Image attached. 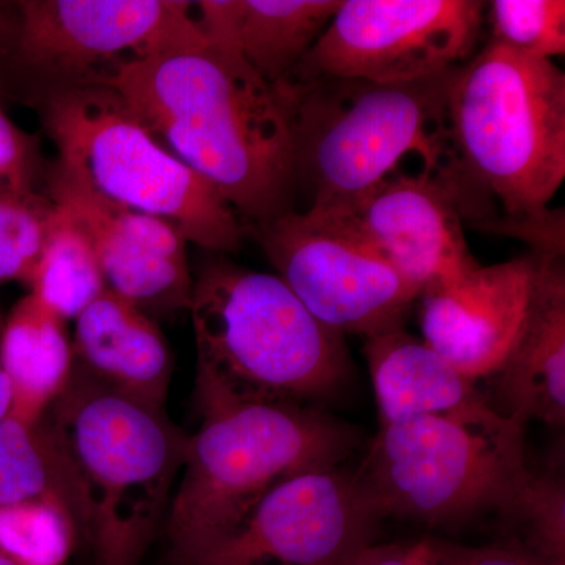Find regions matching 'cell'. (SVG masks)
Segmentation results:
<instances>
[{
	"label": "cell",
	"instance_id": "obj_18",
	"mask_svg": "<svg viewBox=\"0 0 565 565\" xmlns=\"http://www.w3.org/2000/svg\"><path fill=\"white\" fill-rule=\"evenodd\" d=\"M364 340L381 426L418 416L460 414L487 404L475 381L405 332L404 326Z\"/></svg>",
	"mask_w": 565,
	"mask_h": 565
},
{
	"label": "cell",
	"instance_id": "obj_20",
	"mask_svg": "<svg viewBox=\"0 0 565 565\" xmlns=\"http://www.w3.org/2000/svg\"><path fill=\"white\" fill-rule=\"evenodd\" d=\"M343 0H241V57L277 88L291 79Z\"/></svg>",
	"mask_w": 565,
	"mask_h": 565
},
{
	"label": "cell",
	"instance_id": "obj_26",
	"mask_svg": "<svg viewBox=\"0 0 565 565\" xmlns=\"http://www.w3.org/2000/svg\"><path fill=\"white\" fill-rule=\"evenodd\" d=\"M486 9L492 43L545 61L564 55V0H493Z\"/></svg>",
	"mask_w": 565,
	"mask_h": 565
},
{
	"label": "cell",
	"instance_id": "obj_13",
	"mask_svg": "<svg viewBox=\"0 0 565 565\" xmlns=\"http://www.w3.org/2000/svg\"><path fill=\"white\" fill-rule=\"evenodd\" d=\"M47 195L90 237L107 291L154 319L189 311V243L177 226L103 199L57 163L47 173Z\"/></svg>",
	"mask_w": 565,
	"mask_h": 565
},
{
	"label": "cell",
	"instance_id": "obj_2",
	"mask_svg": "<svg viewBox=\"0 0 565 565\" xmlns=\"http://www.w3.org/2000/svg\"><path fill=\"white\" fill-rule=\"evenodd\" d=\"M451 73L408 84L316 76L275 88L291 129L296 188L311 195L307 211L348 210L418 156L422 170L444 181L462 215L470 214L473 200L449 137Z\"/></svg>",
	"mask_w": 565,
	"mask_h": 565
},
{
	"label": "cell",
	"instance_id": "obj_11",
	"mask_svg": "<svg viewBox=\"0 0 565 565\" xmlns=\"http://www.w3.org/2000/svg\"><path fill=\"white\" fill-rule=\"evenodd\" d=\"M484 11L479 0H343L291 79L438 76L473 57Z\"/></svg>",
	"mask_w": 565,
	"mask_h": 565
},
{
	"label": "cell",
	"instance_id": "obj_6",
	"mask_svg": "<svg viewBox=\"0 0 565 565\" xmlns=\"http://www.w3.org/2000/svg\"><path fill=\"white\" fill-rule=\"evenodd\" d=\"M356 435L310 405L239 404L202 415L167 515L172 565H196L286 479L340 467Z\"/></svg>",
	"mask_w": 565,
	"mask_h": 565
},
{
	"label": "cell",
	"instance_id": "obj_15",
	"mask_svg": "<svg viewBox=\"0 0 565 565\" xmlns=\"http://www.w3.org/2000/svg\"><path fill=\"white\" fill-rule=\"evenodd\" d=\"M535 267L531 252L426 289L418 299L422 340L465 377H490L522 327Z\"/></svg>",
	"mask_w": 565,
	"mask_h": 565
},
{
	"label": "cell",
	"instance_id": "obj_14",
	"mask_svg": "<svg viewBox=\"0 0 565 565\" xmlns=\"http://www.w3.org/2000/svg\"><path fill=\"white\" fill-rule=\"evenodd\" d=\"M333 217L352 226L419 296L473 269L455 192L433 173L396 172Z\"/></svg>",
	"mask_w": 565,
	"mask_h": 565
},
{
	"label": "cell",
	"instance_id": "obj_27",
	"mask_svg": "<svg viewBox=\"0 0 565 565\" xmlns=\"http://www.w3.org/2000/svg\"><path fill=\"white\" fill-rule=\"evenodd\" d=\"M35 145L0 109V188L35 189Z\"/></svg>",
	"mask_w": 565,
	"mask_h": 565
},
{
	"label": "cell",
	"instance_id": "obj_7",
	"mask_svg": "<svg viewBox=\"0 0 565 565\" xmlns=\"http://www.w3.org/2000/svg\"><path fill=\"white\" fill-rule=\"evenodd\" d=\"M57 166L103 199L172 223L188 243L232 253L247 225L210 182L181 162L107 87L44 93Z\"/></svg>",
	"mask_w": 565,
	"mask_h": 565
},
{
	"label": "cell",
	"instance_id": "obj_8",
	"mask_svg": "<svg viewBox=\"0 0 565 565\" xmlns=\"http://www.w3.org/2000/svg\"><path fill=\"white\" fill-rule=\"evenodd\" d=\"M527 470L522 424L484 404L382 424L356 475L384 519L448 525L500 514Z\"/></svg>",
	"mask_w": 565,
	"mask_h": 565
},
{
	"label": "cell",
	"instance_id": "obj_29",
	"mask_svg": "<svg viewBox=\"0 0 565 565\" xmlns=\"http://www.w3.org/2000/svg\"><path fill=\"white\" fill-rule=\"evenodd\" d=\"M344 565H440L429 539L411 544H371Z\"/></svg>",
	"mask_w": 565,
	"mask_h": 565
},
{
	"label": "cell",
	"instance_id": "obj_19",
	"mask_svg": "<svg viewBox=\"0 0 565 565\" xmlns=\"http://www.w3.org/2000/svg\"><path fill=\"white\" fill-rule=\"evenodd\" d=\"M2 362L11 385L10 415L39 422L73 371L66 321L33 294L22 297L3 321Z\"/></svg>",
	"mask_w": 565,
	"mask_h": 565
},
{
	"label": "cell",
	"instance_id": "obj_9",
	"mask_svg": "<svg viewBox=\"0 0 565 565\" xmlns=\"http://www.w3.org/2000/svg\"><path fill=\"white\" fill-rule=\"evenodd\" d=\"M202 36L193 2H0V54L47 92L104 87L129 63Z\"/></svg>",
	"mask_w": 565,
	"mask_h": 565
},
{
	"label": "cell",
	"instance_id": "obj_22",
	"mask_svg": "<svg viewBox=\"0 0 565 565\" xmlns=\"http://www.w3.org/2000/svg\"><path fill=\"white\" fill-rule=\"evenodd\" d=\"M29 286L31 294L63 321L76 319L106 291L90 237L55 204L46 243Z\"/></svg>",
	"mask_w": 565,
	"mask_h": 565
},
{
	"label": "cell",
	"instance_id": "obj_5",
	"mask_svg": "<svg viewBox=\"0 0 565 565\" xmlns=\"http://www.w3.org/2000/svg\"><path fill=\"white\" fill-rule=\"evenodd\" d=\"M446 110L481 228L490 199L505 221L545 215L565 178L564 71L489 41L452 70Z\"/></svg>",
	"mask_w": 565,
	"mask_h": 565
},
{
	"label": "cell",
	"instance_id": "obj_30",
	"mask_svg": "<svg viewBox=\"0 0 565 565\" xmlns=\"http://www.w3.org/2000/svg\"><path fill=\"white\" fill-rule=\"evenodd\" d=\"M3 321H6V318L0 313V422L6 419L11 411V385L2 362Z\"/></svg>",
	"mask_w": 565,
	"mask_h": 565
},
{
	"label": "cell",
	"instance_id": "obj_12",
	"mask_svg": "<svg viewBox=\"0 0 565 565\" xmlns=\"http://www.w3.org/2000/svg\"><path fill=\"white\" fill-rule=\"evenodd\" d=\"M382 520L359 475L307 471L270 490L196 565H344L374 544Z\"/></svg>",
	"mask_w": 565,
	"mask_h": 565
},
{
	"label": "cell",
	"instance_id": "obj_4",
	"mask_svg": "<svg viewBox=\"0 0 565 565\" xmlns=\"http://www.w3.org/2000/svg\"><path fill=\"white\" fill-rule=\"evenodd\" d=\"M84 505L90 565H139L184 467L189 437L161 407L117 392L74 363L41 416Z\"/></svg>",
	"mask_w": 565,
	"mask_h": 565
},
{
	"label": "cell",
	"instance_id": "obj_23",
	"mask_svg": "<svg viewBox=\"0 0 565 565\" xmlns=\"http://www.w3.org/2000/svg\"><path fill=\"white\" fill-rule=\"evenodd\" d=\"M511 530L508 542L539 559L565 565V484L557 471L527 470L523 484L500 512Z\"/></svg>",
	"mask_w": 565,
	"mask_h": 565
},
{
	"label": "cell",
	"instance_id": "obj_24",
	"mask_svg": "<svg viewBox=\"0 0 565 565\" xmlns=\"http://www.w3.org/2000/svg\"><path fill=\"white\" fill-rule=\"evenodd\" d=\"M76 546V526L58 505H0V555L14 565H65Z\"/></svg>",
	"mask_w": 565,
	"mask_h": 565
},
{
	"label": "cell",
	"instance_id": "obj_16",
	"mask_svg": "<svg viewBox=\"0 0 565 565\" xmlns=\"http://www.w3.org/2000/svg\"><path fill=\"white\" fill-rule=\"evenodd\" d=\"M535 255V253H534ZM537 256L525 318L492 382L487 404L525 426L565 423V270L561 256Z\"/></svg>",
	"mask_w": 565,
	"mask_h": 565
},
{
	"label": "cell",
	"instance_id": "obj_28",
	"mask_svg": "<svg viewBox=\"0 0 565 565\" xmlns=\"http://www.w3.org/2000/svg\"><path fill=\"white\" fill-rule=\"evenodd\" d=\"M429 544L440 565H553L511 542L468 546L444 539H429Z\"/></svg>",
	"mask_w": 565,
	"mask_h": 565
},
{
	"label": "cell",
	"instance_id": "obj_10",
	"mask_svg": "<svg viewBox=\"0 0 565 565\" xmlns=\"http://www.w3.org/2000/svg\"><path fill=\"white\" fill-rule=\"evenodd\" d=\"M280 278L333 332L364 338L404 326L414 286L352 226L313 211H288L247 226Z\"/></svg>",
	"mask_w": 565,
	"mask_h": 565
},
{
	"label": "cell",
	"instance_id": "obj_1",
	"mask_svg": "<svg viewBox=\"0 0 565 565\" xmlns=\"http://www.w3.org/2000/svg\"><path fill=\"white\" fill-rule=\"evenodd\" d=\"M104 87L245 225L292 211L291 129L280 96L203 36L122 66Z\"/></svg>",
	"mask_w": 565,
	"mask_h": 565
},
{
	"label": "cell",
	"instance_id": "obj_21",
	"mask_svg": "<svg viewBox=\"0 0 565 565\" xmlns=\"http://www.w3.org/2000/svg\"><path fill=\"white\" fill-rule=\"evenodd\" d=\"M25 501H46L63 509L76 526L79 544L84 505L50 427L43 418L25 423L9 415L0 422V505Z\"/></svg>",
	"mask_w": 565,
	"mask_h": 565
},
{
	"label": "cell",
	"instance_id": "obj_3",
	"mask_svg": "<svg viewBox=\"0 0 565 565\" xmlns=\"http://www.w3.org/2000/svg\"><path fill=\"white\" fill-rule=\"evenodd\" d=\"M189 311L202 415L239 404L308 405L351 373L343 334L313 318L277 275L211 259L193 278Z\"/></svg>",
	"mask_w": 565,
	"mask_h": 565
},
{
	"label": "cell",
	"instance_id": "obj_31",
	"mask_svg": "<svg viewBox=\"0 0 565 565\" xmlns=\"http://www.w3.org/2000/svg\"><path fill=\"white\" fill-rule=\"evenodd\" d=\"M0 565H14L11 561L7 559L6 556L0 555Z\"/></svg>",
	"mask_w": 565,
	"mask_h": 565
},
{
	"label": "cell",
	"instance_id": "obj_17",
	"mask_svg": "<svg viewBox=\"0 0 565 565\" xmlns=\"http://www.w3.org/2000/svg\"><path fill=\"white\" fill-rule=\"evenodd\" d=\"M74 321V363L117 392L163 408L173 356L154 318L106 289Z\"/></svg>",
	"mask_w": 565,
	"mask_h": 565
},
{
	"label": "cell",
	"instance_id": "obj_25",
	"mask_svg": "<svg viewBox=\"0 0 565 565\" xmlns=\"http://www.w3.org/2000/svg\"><path fill=\"white\" fill-rule=\"evenodd\" d=\"M54 204L35 189L0 188V286L29 285L39 263Z\"/></svg>",
	"mask_w": 565,
	"mask_h": 565
}]
</instances>
